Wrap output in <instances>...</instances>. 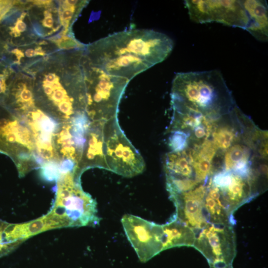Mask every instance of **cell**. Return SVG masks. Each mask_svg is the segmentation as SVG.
Returning a JSON list of instances; mask_svg holds the SVG:
<instances>
[{
    "label": "cell",
    "instance_id": "6da1fadb",
    "mask_svg": "<svg viewBox=\"0 0 268 268\" xmlns=\"http://www.w3.org/2000/svg\"><path fill=\"white\" fill-rule=\"evenodd\" d=\"M174 46L167 35L149 29L124 30L87 47L86 59L106 73L130 80L165 60Z\"/></svg>",
    "mask_w": 268,
    "mask_h": 268
},
{
    "label": "cell",
    "instance_id": "7a4b0ae2",
    "mask_svg": "<svg viewBox=\"0 0 268 268\" xmlns=\"http://www.w3.org/2000/svg\"><path fill=\"white\" fill-rule=\"evenodd\" d=\"M173 111H191L217 120L236 106L218 70L177 73L172 83Z\"/></svg>",
    "mask_w": 268,
    "mask_h": 268
},
{
    "label": "cell",
    "instance_id": "3957f363",
    "mask_svg": "<svg viewBox=\"0 0 268 268\" xmlns=\"http://www.w3.org/2000/svg\"><path fill=\"white\" fill-rule=\"evenodd\" d=\"M86 94L85 110L93 121L117 118L120 100L130 80L109 74L83 60Z\"/></svg>",
    "mask_w": 268,
    "mask_h": 268
},
{
    "label": "cell",
    "instance_id": "277c9868",
    "mask_svg": "<svg viewBox=\"0 0 268 268\" xmlns=\"http://www.w3.org/2000/svg\"><path fill=\"white\" fill-rule=\"evenodd\" d=\"M73 173L63 175L58 180L51 211L63 218L69 227L96 226L100 221L96 202L83 191L80 181H74Z\"/></svg>",
    "mask_w": 268,
    "mask_h": 268
},
{
    "label": "cell",
    "instance_id": "5b68a950",
    "mask_svg": "<svg viewBox=\"0 0 268 268\" xmlns=\"http://www.w3.org/2000/svg\"><path fill=\"white\" fill-rule=\"evenodd\" d=\"M103 132L108 170L129 178L142 173L144 160L121 129L117 117L105 122Z\"/></svg>",
    "mask_w": 268,
    "mask_h": 268
},
{
    "label": "cell",
    "instance_id": "8992f818",
    "mask_svg": "<svg viewBox=\"0 0 268 268\" xmlns=\"http://www.w3.org/2000/svg\"><path fill=\"white\" fill-rule=\"evenodd\" d=\"M190 19L198 23L217 22L246 29L248 17L242 0H187Z\"/></svg>",
    "mask_w": 268,
    "mask_h": 268
},
{
    "label": "cell",
    "instance_id": "52a82bcc",
    "mask_svg": "<svg viewBox=\"0 0 268 268\" xmlns=\"http://www.w3.org/2000/svg\"><path fill=\"white\" fill-rule=\"evenodd\" d=\"M193 246L208 260L210 266L223 268L236 254L234 232L230 224H208L195 236Z\"/></svg>",
    "mask_w": 268,
    "mask_h": 268
},
{
    "label": "cell",
    "instance_id": "ba28073f",
    "mask_svg": "<svg viewBox=\"0 0 268 268\" xmlns=\"http://www.w3.org/2000/svg\"><path fill=\"white\" fill-rule=\"evenodd\" d=\"M121 223L132 246L141 262H146L163 251L162 225L126 214Z\"/></svg>",
    "mask_w": 268,
    "mask_h": 268
},
{
    "label": "cell",
    "instance_id": "9c48e42d",
    "mask_svg": "<svg viewBox=\"0 0 268 268\" xmlns=\"http://www.w3.org/2000/svg\"><path fill=\"white\" fill-rule=\"evenodd\" d=\"M105 121H95L90 124L86 142L81 155V166L78 175L89 168L98 167L108 170L104 151V125Z\"/></svg>",
    "mask_w": 268,
    "mask_h": 268
},
{
    "label": "cell",
    "instance_id": "30bf717a",
    "mask_svg": "<svg viewBox=\"0 0 268 268\" xmlns=\"http://www.w3.org/2000/svg\"><path fill=\"white\" fill-rule=\"evenodd\" d=\"M66 227L63 220L51 211L33 221L21 224L8 223L5 228L7 240L18 244L24 240L40 232L52 229Z\"/></svg>",
    "mask_w": 268,
    "mask_h": 268
},
{
    "label": "cell",
    "instance_id": "8fae6325",
    "mask_svg": "<svg viewBox=\"0 0 268 268\" xmlns=\"http://www.w3.org/2000/svg\"><path fill=\"white\" fill-rule=\"evenodd\" d=\"M248 17L246 28L255 38L261 42L268 39V7L266 0H242Z\"/></svg>",
    "mask_w": 268,
    "mask_h": 268
},
{
    "label": "cell",
    "instance_id": "7c38bea8",
    "mask_svg": "<svg viewBox=\"0 0 268 268\" xmlns=\"http://www.w3.org/2000/svg\"><path fill=\"white\" fill-rule=\"evenodd\" d=\"M163 251L180 246H193L195 236L193 231L177 217L162 225Z\"/></svg>",
    "mask_w": 268,
    "mask_h": 268
},
{
    "label": "cell",
    "instance_id": "4fadbf2b",
    "mask_svg": "<svg viewBox=\"0 0 268 268\" xmlns=\"http://www.w3.org/2000/svg\"><path fill=\"white\" fill-rule=\"evenodd\" d=\"M34 131L35 133H44L52 134L57 129V123L52 118H50L41 113L33 114Z\"/></svg>",
    "mask_w": 268,
    "mask_h": 268
},
{
    "label": "cell",
    "instance_id": "5bb4252c",
    "mask_svg": "<svg viewBox=\"0 0 268 268\" xmlns=\"http://www.w3.org/2000/svg\"><path fill=\"white\" fill-rule=\"evenodd\" d=\"M40 174L41 177L47 181H57L61 177L59 165L53 161L44 163L42 166Z\"/></svg>",
    "mask_w": 268,
    "mask_h": 268
},
{
    "label": "cell",
    "instance_id": "9a60e30c",
    "mask_svg": "<svg viewBox=\"0 0 268 268\" xmlns=\"http://www.w3.org/2000/svg\"><path fill=\"white\" fill-rule=\"evenodd\" d=\"M7 223L0 219V257L8 253L17 246L6 239L5 229Z\"/></svg>",
    "mask_w": 268,
    "mask_h": 268
},
{
    "label": "cell",
    "instance_id": "2e32d148",
    "mask_svg": "<svg viewBox=\"0 0 268 268\" xmlns=\"http://www.w3.org/2000/svg\"><path fill=\"white\" fill-rule=\"evenodd\" d=\"M75 162L70 158H67L62 161L59 165V170L61 176L69 173H74L76 169Z\"/></svg>",
    "mask_w": 268,
    "mask_h": 268
},
{
    "label": "cell",
    "instance_id": "e0dca14e",
    "mask_svg": "<svg viewBox=\"0 0 268 268\" xmlns=\"http://www.w3.org/2000/svg\"><path fill=\"white\" fill-rule=\"evenodd\" d=\"M19 98H18V101L22 102H29L32 99V93L31 91L26 88H23L18 95Z\"/></svg>",
    "mask_w": 268,
    "mask_h": 268
},
{
    "label": "cell",
    "instance_id": "ac0fdd59",
    "mask_svg": "<svg viewBox=\"0 0 268 268\" xmlns=\"http://www.w3.org/2000/svg\"><path fill=\"white\" fill-rule=\"evenodd\" d=\"M45 13V18L43 20L42 24L47 28H52L54 25V19L52 14L48 10H46Z\"/></svg>",
    "mask_w": 268,
    "mask_h": 268
},
{
    "label": "cell",
    "instance_id": "d6986e66",
    "mask_svg": "<svg viewBox=\"0 0 268 268\" xmlns=\"http://www.w3.org/2000/svg\"><path fill=\"white\" fill-rule=\"evenodd\" d=\"M26 29V24L22 21L21 20H18L17 22L15 24V26L13 28V30H12V32L14 34H15L16 33H19L24 32L25 31Z\"/></svg>",
    "mask_w": 268,
    "mask_h": 268
},
{
    "label": "cell",
    "instance_id": "ffe728a7",
    "mask_svg": "<svg viewBox=\"0 0 268 268\" xmlns=\"http://www.w3.org/2000/svg\"><path fill=\"white\" fill-rule=\"evenodd\" d=\"M8 3L7 1L0 0V12L8 10L7 7V6H9Z\"/></svg>",
    "mask_w": 268,
    "mask_h": 268
},
{
    "label": "cell",
    "instance_id": "44dd1931",
    "mask_svg": "<svg viewBox=\"0 0 268 268\" xmlns=\"http://www.w3.org/2000/svg\"><path fill=\"white\" fill-rule=\"evenodd\" d=\"M25 53L26 57L28 58H31V57H34L36 54H37L36 53L35 51L32 48L28 49L27 50H26Z\"/></svg>",
    "mask_w": 268,
    "mask_h": 268
},
{
    "label": "cell",
    "instance_id": "7402d4cb",
    "mask_svg": "<svg viewBox=\"0 0 268 268\" xmlns=\"http://www.w3.org/2000/svg\"><path fill=\"white\" fill-rule=\"evenodd\" d=\"M33 157H34L35 161L37 163V164L41 165L42 166L44 164V160L42 156L38 154H34Z\"/></svg>",
    "mask_w": 268,
    "mask_h": 268
},
{
    "label": "cell",
    "instance_id": "603a6c76",
    "mask_svg": "<svg viewBox=\"0 0 268 268\" xmlns=\"http://www.w3.org/2000/svg\"><path fill=\"white\" fill-rule=\"evenodd\" d=\"M0 86L6 88L5 78L3 75H0Z\"/></svg>",
    "mask_w": 268,
    "mask_h": 268
}]
</instances>
